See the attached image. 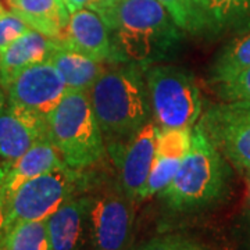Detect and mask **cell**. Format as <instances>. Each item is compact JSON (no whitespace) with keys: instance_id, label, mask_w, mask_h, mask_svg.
<instances>
[{"instance_id":"6da1fadb","label":"cell","mask_w":250,"mask_h":250,"mask_svg":"<svg viewBox=\"0 0 250 250\" xmlns=\"http://www.w3.org/2000/svg\"><path fill=\"white\" fill-rule=\"evenodd\" d=\"M100 17L107 24L118 64L146 68L177 52L182 29L159 0H120Z\"/></svg>"},{"instance_id":"7a4b0ae2","label":"cell","mask_w":250,"mask_h":250,"mask_svg":"<svg viewBox=\"0 0 250 250\" xmlns=\"http://www.w3.org/2000/svg\"><path fill=\"white\" fill-rule=\"evenodd\" d=\"M88 96L111 159L152 120L145 71L134 64H111Z\"/></svg>"},{"instance_id":"3957f363","label":"cell","mask_w":250,"mask_h":250,"mask_svg":"<svg viewBox=\"0 0 250 250\" xmlns=\"http://www.w3.org/2000/svg\"><path fill=\"white\" fill-rule=\"evenodd\" d=\"M229 178L227 159L196 124L179 170L157 196L175 213L200 211L223 200L229 189Z\"/></svg>"},{"instance_id":"277c9868","label":"cell","mask_w":250,"mask_h":250,"mask_svg":"<svg viewBox=\"0 0 250 250\" xmlns=\"http://www.w3.org/2000/svg\"><path fill=\"white\" fill-rule=\"evenodd\" d=\"M46 125L50 142L70 168L85 171L104 157V138L86 92L67 89Z\"/></svg>"},{"instance_id":"5b68a950","label":"cell","mask_w":250,"mask_h":250,"mask_svg":"<svg viewBox=\"0 0 250 250\" xmlns=\"http://www.w3.org/2000/svg\"><path fill=\"white\" fill-rule=\"evenodd\" d=\"M143 71L157 128H193L203 114V96L195 77L168 64H153Z\"/></svg>"},{"instance_id":"8992f818","label":"cell","mask_w":250,"mask_h":250,"mask_svg":"<svg viewBox=\"0 0 250 250\" xmlns=\"http://www.w3.org/2000/svg\"><path fill=\"white\" fill-rule=\"evenodd\" d=\"M88 184L89 177L83 171L70 167L56 168L24 182L6 200L0 233L20 223L47 220L67 200L81 195Z\"/></svg>"},{"instance_id":"52a82bcc","label":"cell","mask_w":250,"mask_h":250,"mask_svg":"<svg viewBox=\"0 0 250 250\" xmlns=\"http://www.w3.org/2000/svg\"><path fill=\"white\" fill-rule=\"evenodd\" d=\"M197 125L239 170H250V103L221 102L203 111Z\"/></svg>"},{"instance_id":"ba28073f","label":"cell","mask_w":250,"mask_h":250,"mask_svg":"<svg viewBox=\"0 0 250 250\" xmlns=\"http://www.w3.org/2000/svg\"><path fill=\"white\" fill-rule=\"evenodd\" d=\"M134 203L120 187L92 195L90 243L93 250H128L134 228Z\"/></svg>"},{"instance_id":"9c48e42d","label":"cell","mask_w":250,"mask_h":250,"mask_svg":"<svg viewBox=\"0 0 250 250\" xmlns=\"http://www.w3.org/2000/svg\"><path fill=\"white\" fill-rule=\"evenodd\" d=\"M0 92L10 103L46 118L60 103L67 86L60 72L47 60L16 72L0 85Z\"/></svg>"},{"instance_id":"30bf717a","label":"cell","mask_w":250,"mask_h":250,"mask_svg":"<svg viewBox=\"0 0 250 250\" xmlns=\"http://www.w3.org/2000/svg\"><path fill=\"white\" fill-rule=\"evenodd\" d=\"M43 139H49L46 118L10 103L0 92V161L17 160Z\"/></svg>"},{"instance_id":"8fae6325","label":"cell","mask_w":250,"mask_h":250,"mask_svg":"<svg viewBox=\"0 0 250 250\" xmlns=\"http://www.w3.org/2000/svg\"><path fill=\"white\" fill-rule=\"evenodd\" d=\"M156 136L157 125L152 118L113 157L118 170L120 188L134 202H138L149 178L156 150Z\"/></svg>"},{"instance_id":"7c38bea8","label":"cell","mask_w":250,"mask_h":250,"mask_svg":"<svg viewBox=\"0 0 250 250\" xmlns=\"http://www.w3.org/2000/svg\"><path fill=\"white\" fill-rule=\"evenodd\" d=\"M192 141V128L160 129L157 128L156 150L149 178L146 181L138 202L159 195L170 185L187 156Z\"/></svg>"},{"instance_id":"4fadbf2b","label":"cell","mask_w":250,"mask_h":250,"mask_svg":"<svg viewBox=\"0 0 250 250\" xmlns=\"http://www.w3.org/2000/svg\"><path fill=\"white\" fill-rule=\"evenodd\" d=\"M62 43L104 64H118L107 24L89 7L71 13Z\"/></svg>"},{"instance_id":"5bb4252c","label":"cell","mask_w":250,"mask_h":250,"mask_svg":"<svg viewBox=\"0 0 250 250\" xmlns=\"http://www.w3.org/2000/svg\"><path fill=\"white\" fill-rule=\"evenodd\" d=\"M92 195H78L67 200L46 224L53 250H85L90 242Z\"/></svg>"},{"instance_id":"9a60e30c","label":"cell","mask_w":250,"mask_h":250,"mask_svg":"<svg viewBox=\"0 0 250 250\" xmlns=\"http://www.w3.org/2000/svg\"><path fill=\"white\" fill-rule=\"evenodd\" d=\"M1 182L4 197H7L29 179L39 177L45 172L56 168L68 167L62 159L60 153L50 142V139H43L29 147L17 160L11 163H1Z\"/></svg>"},{"instance_id":"2e32d148","label":"cell","mask_w":250,"mask_h":250,"mask_svg":"<svg viewBox=\"0 0 250 250\" xmlns=\"http://www.w3.org/2000/svg\"><path fill=\"white\" fill-rule=\"evenodd\" d=\"M62 45V41L49 38L31 28L0 52V85L29 65L47 62Z\"/></svg>"},{"instance_id":"e0dca14e","label":"cell","mask_w":250,"mask_h":250,"mask_svg":"<svg viewBox=\"0 0 250 250\" xmlns=\"http://www.w3.org/2000/svg\"><path fill=\"white\" fill-rule=\"evenodd\" d=\"M10 6L32 29L64 41L71 16L64 0H10Z\"/></svg>"},{"instance_id":"ac0fdd59","label":"cell","mask_w":250,"mask_h":250,"mask_svg":"<svg viewBox=\"0 0 250 250\" xmlns=\"http://www.w3.org/2000/svg\"><path fill=\"white\" fill-rule=\"evenodd\" d=\"M49 62L60 72L67 89L81 90L86 93L107 68L104 62L72 50L64 43L50 56Z\"/></svg>"},{"instance_id":"d6986e66","label":"cell","mask_w":250,"mask_h":250,"mask_svg":"<svg viewBox=\"0 0 250 250\" xmlns=\"http://www.w3.org/2000/svg\"><path fill=\"white\" fill-rule=\"evenodd\" d=\"M207 31L243 34L250 31V0H205Z\"/></svg>"},{"instance_id":"ffe728a7","label":"cell","mask_w":250,"mask_h":250,"mask_svg":"<svg viewBox=\"0 0 250 250\" xmlns=\"http://www.w3.org/2000/svg\"><path fill=\"white\" fill-rule=\"evenodd\" d=\"M250 68V31L243 32L224 46L211 67V82L229 80Z\"/></svg>"},{"instance_id":"44dd1931","label":"cell","mask_w":250,"mask_h":250,"mask_svg":"<svg viewBox=\"0 0 250 250\" xmlns=\"http://www.w3.org/2000/svg\"><path fill=\"white\" fill-rule=\"evenodd\" d=\"M0 250H53L46 220L20 223L0 233Z\"/></svg>"},{"instance_id":"7402d4cb","label":"cell","mask_w":250,"mask_h":250,"mask_svg":"<svg viewBox=\"0 0 250 250\" xmlns=\"http://www.w3.org/2000/svg\"><path fill=\"white\" fill-rule=\"evenodd\" d=\"M184 32L200 34L207 31L205 0H159Z\"/></svg>"},{"instance_id":"603a6c76","label":"cell","mask_w":250,"mask_h":250,"mask_svg":"<svg viewBox=\"0 0 250 250\" xmlns=\"http://www.w3.org/2000/svg\"><path fill=\"white\" fill-rule=\"evenodd\" d=\"M134 250H210L202 242L195 238L170 233L156 236L150 241L145 242Z\"/></svg>"},{"instance_id":"cb8c5ba5","label":"cell","mask_w":250,"mask_h":250,"mask_svg":"<svg viewBox=\"0 0 250 250\" xmlns=\"http://www.w3.org/2000/svg\"><path fill=\"white\" fill-rule=\"evenodd\" d=\"M215 89L224 102L250 103V68L229 80L215 83Z\"/></svg>"},{"instance_id":"d4e9b609","label":"cell","mask_w":250,"mask_h":250,"mask_svg":"<svg viewBox=\"0 0 250 250\" xmlns=\"http://www.w3.org/2000/svg\"><path fill=\"white\" fill-rule=\"evenodd\" d=\"M29 29L31 27L14 11L3 13L0 16V52Z\"/></svg>"},{"instance_id":"484cf974","label":"cell","mask_w":250,"mask_h":250,"mask_svg":"<svg viewBox=\"0 0 250 250\" xmlns=\"http://www.w3.org/2000/svg\"><path fill=\"white\" fill-rule=\"evenodd\" d=\"M118 1L120 0H92L88 7L93 10V11H96L99 16H102L108 9H111L113 6H116Z\"/></svg>"},{"instance_id":"4316f807","label":"cell","mask_w":250,"mask_h":250,"mask_svg":"<svg viewBox=\"0 0 250 250\" xmlns=\"http://www.w3.org/2000/svg\"><path fill=\"white\" fill-rule=\"evenodd\" d=\"M90 1L92 0H64V3H65V6H67V9H68L70 13H74L77 10L88 7L90 4Z\"/></svg>"},{"instance_id":"83f0119b","label":"cell","mask_w":250,"mask_h":250,"mask_svg":"<svg viewBox=\"0 0 250 250\" xmlns=\"http://www.w3.org/2000/svg\"><path fill=\"white\" fill-rule=\"evenodd\" d=\"M4 213H6V197L3 190V182H1V164H0V229L4 224Z\"/></svg>"},{"instance_id":"f1b7e54d","label":"cell","mask_w":250,"mask_h":250,"mask_svg":"<svg viewBox=\"0 0 250 250\" xmlns=\"http://www.w3.org/2000/svg\"><path fill=\"white\" fill-rule=\"evenodd\" d=\"M245 181H246V188H248V203L250 207V170H245Z\"/></svg>"},{"instance_id":"f546056e","label":"cell","mask_w":250,"mask_h":250,"mask_svg":"<svg viewBox=\"0 0 250 250\" xmlns=\"http://www.w3.org/2000/svg\"><path fill=\"white\" fill-rule=\"evenodd\" d=\"M3 13H6V10H4V7H3V4L0 3V16H1Z\"/></svg>"}]
</instances>
